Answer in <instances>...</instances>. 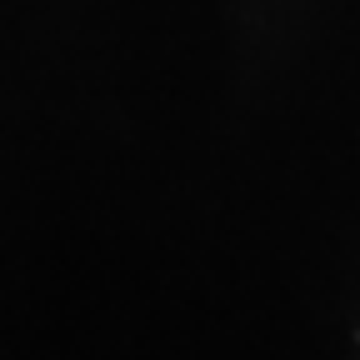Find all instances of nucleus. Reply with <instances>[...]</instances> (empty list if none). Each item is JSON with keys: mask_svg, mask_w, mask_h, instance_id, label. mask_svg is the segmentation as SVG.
I'll list each match as a JSON object with an SVG mask.
<instances>
[]
</instances>
